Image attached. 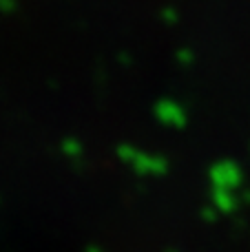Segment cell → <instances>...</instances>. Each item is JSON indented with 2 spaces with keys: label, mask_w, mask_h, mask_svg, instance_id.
<instances>
[{
  "label": "cell",
  "mask_w": 250,
  "mask_h": 252,
  "mask_svg": "<svg viewBox=\"0 0 250 252\" xmlns=\"http://www.w3.org/2000/svg\"><path fill=\"white\" fill-rule=\"evenodd\" d=\"M120 157H122L126 164H131L137 173L142 175H162L166 173L168 164L166 159L162 157H153V155H146V153H140L131 146H122L120 148Z\"/></svg>",
  "instance_id": "1"
},
{
  "label": "cell",
  "mask_w": 250,
  "mask_h": 252,
  "mask_svg": "<svg viewBox=\"0 0 250 252\" xmlns=\"http://www.w3.org/2000/svg\"><path fill=\"white\" fill-rule=\"evenodd\" d=\"M87 252H102V248H97V246H89Z\"/></svg>",
  "instance_id": "4"
},
{
  "label": "cell",
  "mask_w": 250,
  "mask_h": 252,
  "mask_svg": "<svg viewBox=\"0 0 250 252\" xmlns=\"http://www.w3.org/2000/svg\"><path fill=\"white\" fill-rule=\"evenodd\" d=\"M157 118L168 126H184L186 124L184 111L177 104H173V102H162V104L157 106Z\"/></svg>",
  "instance_id": "2"
},
{
  "label": "cell",
  "mask_w": 250,
  "mask_h": 252,
  "mask_svg": "<svg viewBox=\"0 0 250 252\" xmlns=\"http://www.w3.org/2000/svg\"><path fill=\"white\" fill-rule=\"evenodd\" d=\"M62 151L69 153V155H80V153H82V146H80L78 142H64L62 144Z\"/></svg>",
  "instance_id": "3"
}]
</instances>
